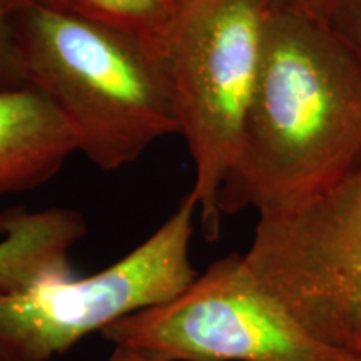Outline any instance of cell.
<instances>
[{"label": "cell", "instance_id": "cell-2", "mask_svg": "<svg viewBox=\"0 0 361 361\" xmlns=\"http://www.w3.org/2000/svg\"><path fill=\"white\" fill-rule=\"evenodd\" d=\"M24 82L72 124L99 169L133 164L178 134L164 51L116 27L44 11L12 12Z\"/></svg>", "mask_w": 361, "mask_h": 361}, {"label": "cell", "instance_id": "cell-5", "mask_svg": "<svg viewBox=\"0 0 361 361\" xmlns=\"http://www.w3.org/2000/svg\"><path fill=\"white\" fill-rule=\"evenodd\" d=\"M196 213L188 192L151 236L92 276L0 295V361H52L94 331L183 291L197 276L191 263Z\"/></svg>", "mask_w": 361, "mask_h": 361}, {"label": "cell", "instance_id": "cell-13", "mask_svg": "<svg viewBox=\"0 0 361 361\" xmlns=\"http://www.w3.org/2000/svg\"><path fill=\"white\" fill-rule=\"evenodd\" d=\"M335 361H361V350L360 351H343Z\"/></svg>", "mask_w": 361, "mask_h": 361}, {"label": "cell", "instance_id": "cell-1", "mask_svg": "<svg viewBox=\"0 0 361 361\" xmlns=\"http://www.w3.org/2000/svg\"><path fill=\"white\" fill-rule=\"evenodd\" d=\"M361 159V61L326 20L269 8L258 85L219 213L305 200Z\"/></svg>", "mask_w": 361, "mask_h": 361}, {"label": "cell", "instance_id": "cell-9", "mask_svg": "<svg viewBox=\"0 0 361 361\" xmlns=\"http://www.w3.org/2000/svg\"><path fill=\"white\" fill-rule=\"evenodd\" d=\"M16 37H13L12 12L7 0H0V90L24 85Z\"/></svg>", "mask_w": 361, "mask_h": 361}, {"label": "cell", "instance_id": "cell-8", "mask_svg": "<svg viewBox=\"0 0 361 361\" xmlns=\"http://www.w3.org/2000/svg\"><path fill=\"white\" fill-rule=\"evenodd\" d=\"M11 12L44 11L126 30L164 51L174 17L169 0H7Z\"/></svg>", "mask_w": 361, "mask_h": 361}, {"label": "cell", "instance_id": "cell-12", "mask_svg": "<svg viewBox=\"0 0 361 361\" xmlns=\"http://www.w3.org/2000/svg\"><path fill=\"white\" fill-rule=\"evenodd\" d=\"M107 361H168L152 351L128 345H114V351Z\"/></svg>", "mask_w": 361, "mask_h": 361}, {"label": "cell", "instance_id": "cell-3", "mask_svg": "<svg viewBox=\"0 0 361 361\" xmlns=\"http://www.w3.org/2000/svg\"><path fill=\"white\" fill-rule=\"evenodd\" d=\"M268 0H186L164 42L178 135L194 164L189 196L207 241H218V197L258 85Z\"/></svg>", "mask_w": 361, "mask_h": 361}, {"label": "cell", "instance_id": "cell-7", "mask_svg": "<svg viewBox=\"0 0 361 361\" xmlns=\"http://www.w3.org/2000/svg\"><path fill=\"white\" fill-rule=\"evenodd\" d=\"M75 152L78 133L42 92L0 90V197L42 186Z\"/></svg>", "mask_w": 361, "mask_h": 361}, {"label": "cell", "instance_id": "cell-11", "mask_svg": "<svg viewBox=\"0 0 361 361\" xmlns=\"http://www.w3.org/2000/svg\"><path fill=\"white\" fill-rule=\"evenodd\" d=\"M269 8L300 12L314 19L326 20L335 11L340 0H268Z\"/></svg>", "mask_w": 361, "mask_h": 361}, {"label": "cell", "instance_id": "cell-14", "mask_svg": "<svg viewBox=\"0 0 361 361\" xmlns=\"http://www.w3.org/2000/svg\"><path fill=\"white\" fill-rule=\"evenodd\" d=\"M169 2L173 4L174 8H178V7L180 6V4H183V2H186V0H169Z\"/></svg>", "mask_w": 361, "mask_h": 361}, {"label": "cell", "instance_id": "cell-4", "mask_svg": "<svg viewBox=\"0 0 361 361\" xmlns=\"http://www.w3.org/2000/svg\"><path fill=\"white\" fill-rule=\"evenodd\" d=\"M243 255L311 336L361 350V159L322 191L259 213Z\"/></svg>", "mask_w": 361, "mask_h": 361}, {"label": "cell", "instance_id": "cell-10", "mask_svg": "<svg viewBox=\"0 0 361 361\" xmlns=\"http://www.w3.org/2000/svg\"><path fill=\"white\" fill-rule=\"evenodd\" d=\"M328 24L361 61V0H340Z\"/></svg>", "mask_w": 361, "mask_h": 361}, {"label": "cell", "instance_id": "cell-6", "mask_svg": "<svg viewBox=\"0 0 361 361\" xmlns=\"http://www.w3.org/2000/svg\"><path fill=\"white\" fill-rule=\"evenodd\" d=\"M168 361H335L261 286L243 252H231L197 274L166 303L129 314L101 331Z\"/></svg>", "mask_w": 361, "mask_h": 361}]
</instances>
